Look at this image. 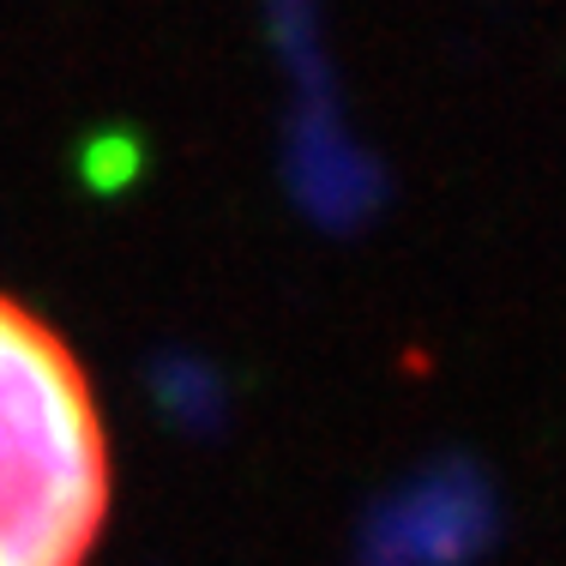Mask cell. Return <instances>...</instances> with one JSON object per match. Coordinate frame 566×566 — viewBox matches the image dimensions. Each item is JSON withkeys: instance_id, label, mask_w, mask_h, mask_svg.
I'll return each instance as SVG.
<instances>
[{"instance_id": "1", "label": "cell", "mask_w": 566, "mask_h": 566, "mask_svg": "<svg viewBox=\"0 0 566 566\" xmlns=\"http://www.w3.org/2000/svg\"><path fill=\"white\" fill-rule=\"evenodd\" d=\"M109 518V440L78 356L0 295V566H85Z\"/></svg>"}]
</instances>
